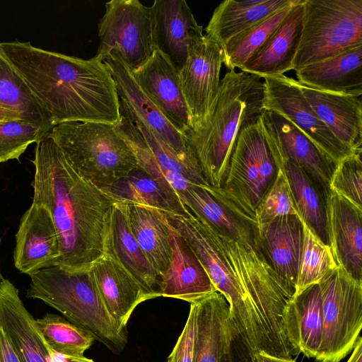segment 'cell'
Listing matches in <instances>:
<instances>
[{
    "label": "cell",
    "instance_id": "14",
    "mask_svg": "<svg viewBox=\"0 0 362 362\" xmlns=\"http://www.w3.org/2000/svg\"><path fill=\"white\" fill-rule=\"evenodd\" d=\"M103 62L113 77L119 98L132 107L151 132L182 160L201 168L185 135L179 132L145 95L119 57L112 52Z\"/></svg>",
    "mask_w": 362,
    "mask_h": 362
},
{
    "label": "cell",
    "instance_id": "41",
    "mask_svg": "<svg viewBox=\"0 0 362 362\" xmlns=\"http://www.w3.org/2000/svg\"><path fill=\"white\" fill-rule=\"evenodd\" d=\"M362 149L341 159L332 174L329 189L362 208Z\"/></svg>",
    "mask_w": 362,
    "mask_h": 362
},
{
    "label": "cell",
    "instance_id": "11",
    "mask_svg": "<svg viewBox=\"0 0 362 362\" xmlns=\"http://www.w3.org/2000/svg\"><path fill=\"white\" fill-rule=\"evenodd\" d=\"M259 121L278 168L284 160L294 163L326 196L336 165L286 117L272 110H264Z\"/></svg>",
    "mask_w": 362,
    "mask_h": 362
},
{
    "label": "cell",
    "instance_id": "9",
    "mask_svg": "<svg viewBox=\"0 0 362 362\" xmlns=\"http://www.w3.org/2000/svg\"><path fill=\"white\" fill-rule=\"evenodd\" d=\"M99 45L95 57L104 61L116 53L133 71L144 64L155 49L150 7L137 0H112L98 23Z\"/></svg>",
    "mask_w": 362,
    "mask_h": 362
},
{
    "label": "cell",
    "instance_id": "3",
    "mask_svg": "<svg viewBox=\"0 0 362 362\" xmlns=\"http://www.w3.org/2000/svg\"><path fill=\"white\" fill-rule=\"evenodd\" d=\"M26 296L38 299L90 334L115 354L127 343V329L111 317L88 270L71 271L59 266L30 275Z\"/></svg>",
    "mask_w": 362,
    "mask_h": 362
},
{
    "label": "cell",
    "instance_id": "48",
    "mask_svg": "<svg viewBox=\"0 0 362 362\" xmlns=\"http://www.w3.org/2000/svg\"><path fill=\"white\" fill-rule=\"evenodd\" d=\"M66 362H95L92 359L86 358L85 356L78 357V358H65Z\"/></svg>",
    "mask_w": 362,
    "mask_h": 362
},
{
    "label": "cell",
    "instance_id": "23",
    "mask_svg": "<svg viewBox=\"0 0 362 362\" xmlns=\"http://www.w3.org/2000/svg\"><path fill=\"white\" fill-rule=\"evenodd\" d=\"M110 253L153 296L159 297V274L141 250L130 228L126 202H116L111 209L104 243Z\"/></svg>",
    "mask_w": 362,
    "mask_h": 362
},
{
    "label": "cell",
    "instance_id": "21",
    "mask_svg": "<svg viewBox=\"0 0 362 362\" xmlns=\"http://www.w3.org/2000/svg\"><path fill=\"white\" fill-rule=\"evenodd\" d=\"M305 0H299L265 43L242 66L240 71L259 78L293 70L303 30Z\"/></svg>",
    "mask_w": 362,
    "mask_h": 362
},
{
    "label": "cell",
    "instance_id": "17",
    "mask_svg": "<svg viewBox=\"0 0 362 362\" xmlns=\"http://www.w3.org/2000/svg\"><path fill=\"white\" fill-rule=\"evenodd\" d=\"M59 255V240L49 211L33 202L22 216L16 235L15 267L30 276L56 266Z\"/></svg>",
    "mask_w": 362,
    "mask_h": 362
},
{
    "label": "cell",
    "instance_id": "20",
    "mask_svg": "<svg viewBox=\"0 0 362 362\" xmlns=\"http://www.w3.org/2000/svg\"><path fill=\"white\" fill-rule=\"evenodd\" d=\"M89 271L111 317L123 329L137 305L153 298L110 253L104 252Z\"/></svg>",
    "mask_w": 362,
    "mask_h": 362
},
{
    "label": "cell",
    "instance_id": "24",
    "mask_svg": "<svg viewBox=\"0 0 362 362\" xmlns=\"http://www.w3.org/2000/svg\"><path fill=\"white\" fill-rule=\"evenodd\" d=\"M298 85L314 112L332 134L351 151L361 150V96L320 90L298 82Z\"/></svg>",
    "mask_w": 362,
    "mask_h": 362
},
{
    "label": "cell",
    "instance_id": "29",
    "mask_svg": "<svg viewBox=\"0 0 362 362\" xmlns=\"http://www.w3.org/2000/svg\"><path fill=\"white\" fill-rule=\"evenodd\" d=\"M295 1L225 0L214 9L205 28V35L222 47L235 35Z\"/></svg>",
    "mask_w": 362,
    "mask_h": 362
},
{
    "label": "cell",
    "instance_id": "34",
    "mask_svg": "<svg viewBox=\"0 0 362 362\" xmlns=\"http://www.w3.org/2000/svg\"><path fill=\"white\" fill-rule=\"evenodd\" d=\"M35 322L52 354L65 358L83 356L95 339L87 331L59 315L47 313Z\"/></svg>",
    "mask_w": 362,
    "mask_h": 362
},
{
    "label": "cell",
    "instance_id": "27",
    "mask_svg": "<svg viewBox=\"0 0 362 362\" xmlns=\"http://www.w3.org/2000/svg\"><path fill=\"white\" fill-rule=\"evenodd\" d=\"M180 199L197 218L205 222L217 232L251 247L259 255L258 228L218 200L204 185H193L187 187Z\"/></svg>",
    "mask_w": 362,
    "mask_h": 362
},
{
    "label": "cell",
    "instance_id": "2",
    "mask_svg": "<svg viewBox=\"0 0 362 362\" xmlns=\"http://www.w3.org/2000/svg\"><path fill=\"white\" fill-rule=\"evenodd\" d=\"M264 82L256 75L229 70L221 80L210 115L199 129L185 134L207 184L223 185L231 153L245 126L263 112Z\"/></svg>",
    "mask_w": 362,
    "mask_h": 362
},
{
    "label": "cell",
    "instance_id": "35",
    "mask_svg": "<svg viewBox=\"0 0 362 362\" xmlns=\"http://www.w3.org/2000/svg\"><path fill=\"white\" fill-rule=\"evenodd\" d=\"M121 114V120L116 125L117 129L131 146L138 161L139 167L162 185L173 196L181 201L180 197L185 190L196 184L180 174L163 168L151 153L136 125L127 116L122 112Z\"/></svg>",
    "mask_w": 362,
    "mask_h": 362
},
{
    "label": "cell",
    "instance_id": "5",
    "mask_svg": "<svg viewBox=\"0 0 362 362\" xmlns=\"http://www.w3.org/2000/svg\"><path fill=\"white\" fill-rule=\"evenodd\" d=\"M163 213L188 243L217 291L226 298L230 317L240 333L254 350L264 349L267 344L264 329L211 228L192 213Z\"/></svg>",
    "mask_w": 362,
    "mask_h": 362
},
{
    "label": "cell",
    "instance_id": "47",
    "mask_svg": "<svg viewBox=\"0 0 362 362\" xmlns=\"http://www.w3.org/2000/svg\"><path fill=\"white\" fill-rule=\"evenodd\" d=\"M257 354L261 362H296L292 358L274 356L264 352H257Z\"/></svg>",
    "mask_w": 362,
    "mask_h": 362
},
{
    "label": "cell",
    "instance_id": "25",
    "mask_svg": "<svg viewBox=\"0 0 362 362\" xmlns=\"http://www.w3.org/2000/svg\"><path fill=\"white\" fill-rule=\"evenodd\" d=\"M322 305L318 284L295 294L283 315L284 334L297 354L318 355L322 336Z\"/></svg>",
    "mask_w": 362,
    "mask_h": 362
},
{
    "label": "cell",
    "instance_id": "4",
    "mask_svg": "<svg viewBox=\"0 0 362 362\" xmlns=\"http://www.w3.org/2000/svg\"><path fill=\"white\" fill-rule=\"evenodd\" d=\"M47 134L70 165L102 189L108 190L139 167L131 146L116 125L67 122L55 125Z\"/></svg>",
    "mask_w": 362,
    "mask_h": 362
},
{
    "label": "cell",
    "instance_id": "6",
    "mask_svg": "<svg viewBox=\"0 0 362 362\" xmlns=\"http://www.w3.org/2000/svg\"><path fill=\"white\" fill-rule=\"evenodd\" d=\"M278 169L258 118L240 130L222 187H204L258 228L255 211L274 181Z\"/></svg>",
    "mask_w": 362,
    "mask_h": 362
},
{
    "label": "cell",
    "instance_id": "37",
    "mask_svg": "<svg viewBox=\"0 0 362 362\" xmlns=\"http://www.w3.org/2000/svg\"><path fill=\"white\" fill-rule=\"evenodd\" d=\"M302 223L303 238L295 294L318 284L337 267L330 247L323 243L303 220Z\"/></svg>",
    "mask_w": 362,
    "mask_h": 362
},
{
    "label": "cell",
    "instance_id": "19",
    "mask_svg": "<svg viewBox=\"0 0 362 362\" xmlns=\"http://www.w3.org/2000/svg\"><path fill=\"white\" fill-rule=\"evenodd\" d=\"M167 223L171 258L168 267L160 276V296L192 303L217 291L188 243L168 220Z\"/></svg>",
    "mask_w": 362,
    "mask_h": 362
},
{
    "label": "cell",
    "instance_id": "43",
    "mask_svg": "<svg viewBox=\"0 0 362 362\" xmlns=\"http://www.w3.org/2000/svg\"><path fill=\"white\" fill-rule=\"evenodd\" d=\"M218 362H261L257 352L249 345L232 320L229 342Z\"/></svg>",
    "mask_w": 362,
    "mask_h": 362
},
{
    "label": "cell",
    "instance_id": "32",
    "mask_svg": "<svg viewBox=\"0 0 362 362\" xmlns=\"http://www.w3.org/2000/svg\"><path fill=\"white\" fill-rule=\"evenodd\" d=\"M118 200L153 207L164 213L188 216L191 212L178 199L140 167L108 189Z\"/></svg>",
    "mask_w": 362,
    "mask_h": 362
},
{
    "label": "cell",
    "instance_id": "44",
    "mask_svg": "<svg viewBox=\"0 0 362 362\" xmlns=\"http://www.w3.org/2000/svg\"><path fill=\"white\" fill-rule=\"evenodd\" d=\"M0 362H22L8 336L0 326Z\"/></svg>",
    "mask_w": 362,
    "mask_h": 362
},
{
    "label": "cell",
    "instance_id": "15",
    "mask_svg": "<svg viewBox=\"0 0 362 362\" xmlns=\"http://www.w3.org/2000/svg\"><path fill=\"white\" fill-rule=\"evenodd\" d=\"M131 72L141 90L179 132L185 135L191 130L179 72L165 54L155 48L148 60Z\"/></svg>",
    "mask_w": 362,
    "mask_h": 362
},
{
    "label": "cell",
    "instance_id": "12",
    "mask_svg": "<svg viewBox=\"0 0 362 362\" xmlns=\"http://www.w3.org/2000/svg\"><path fill=\"white\" fill-rule=\"evenodd\" d=\"M223 64L221 47L204 35L179 71L182 91L189 111L191 130L207 120L220 86Z\"/></svg>",
    "mask_w": 362,
    "mask_h": 362
},
{
    "label": "cell",
    "instance_id": "49",
    "mask_svg": "<svg viewBox=\"0 0 362 362\" xmlns=\"http://www.w3.org/2000/svg\"><path fill=\"white\" fill-rule=\"evenodd\" d=\"M0 243H1V238H0ZM1 278H2V276L0 274V280H1Z\"/></svg>",
    "mask_w": 362,
    "mask_h": 362
},
{
    "label": "cell",
    "instance_id": "10",
    "mask_svg": "<svg viewBox=\"0 0 362 362\" xmlns=\"http://www.w3.org/2000/svg\"><path fill=\"white\" fill-rule=\"evenodd\" d=\"M264 110L286 117L336 165L354 152L341 144L314 112L296 79L284 74L264 78Z\"/></svg>",
    "mask_w": 362,
    "mask_h": 362
},
{
    "label": "cell",
    "instance_id": "22",
    "mask_svg": "<svg viewBox=\"0 0 362 362\" xmlns=\"http://www.w3.org/2000/svg\"><path fill=\"white\" fill-rule=\"evenodd\" d=\"M35 319L25 307L18 289L8 279L0 280V326L22 362H54L35 325Z\"/></svg>",
    "mask_w": 362,
    "mask_h": 362
},
{
    "label": "cell",
    "instance_id": "40",
    "mask_svg": "<svg viewBox=\"0 0 362 362\" xmlns=\"http://www.w3.org/2000/svg\"><path fill=\"white\" fill-rule=\"evenodd\" d=\"M45 136L37 127L21 119L0 122V164L18 160L30 144Z\"/></svg>",
    "mask_w": 362,
    "mask_h": 362
},
{
    "label": "cell",
    "instance_id": "39",
    "mask_svg": "<svg viewBox=\"0 0 362 362\" xmlns=\"http://www.w3.org/2000/svg\"><path fill=\"white\" fill-rule=\"evenodd\" d=\"M288 215L299 216L285 171L279 168L274 181L258 203L255 216L259 226Z\"/></svg>",
    "mask_w": 362,
    "mask_h": 362
},
{
    "label": "cell",
    "instance_id": "8",
    "mask_svg": "<svg viewBox=\"0 0 362 362\" xmlns=\"http://www.w3.org/2000/svg\"><path fill=\"white\" fill-rule=\"evenodd\" d=\"M322 336L317 362H339L354 348L362 328V281L337 267L318 283Z\"/></svg>",
    "mask_w": 362,
    "mask_h": 362
},
{
    "label": "cell",
    "instance_id": "28",
    "mask_svg": "<svg viewBox=\"0 0 362 362\" xmlns=\"http://www.w3.org/2000/svg\"><path fill=\"white\" fill-rule=\"evenodd\" d=\"M197 330L193 362H218L229 342V304L218 291L196 301Z\"/></svg>",
    "mask_w": 362,
    "mask_h": 362
},
{
    "label": "cell",
    "instance_id": "45",
    "mask_svg": "<svg viewBox=\"0 0 362 362\" xmlns=\"http://www.w3.org/2000/svg\"><path fill=\"white\" fill-rule=\"evenodd\" d=\"M347 362H362V338L358 337L352 354Z\"/></svg>",
    "mask_w": 362,
    "mask_h": 362
},
{
    "label": "cell",
    "instance_id": "33",
    "mask_svg": "<svg viewBox=\"0 0 362 362\" xmlns=\"http://www.w3.org/2000/svg\"><path fill=\"white\" fill-rule=\"evenodd\" d=\"M281 168L286 175L300 218L323 243L328 245L324 192L294 163L284 160Z\"/></svg>",
    "mask_w": 362,
    "mask_h": 362
},
{
    "label": "cell",
    "instance_id": "26",
    "mask_svg": "<svg viewBox=\"0 0 362 362\" xmlns=\"http://www.w3.org/2000/svg\"><path fill=\"white\" fill-rule=\"evenodd\" d=\"M299 83L326 92L361 96L362 45L296 71Z\"/></svg>",
    "mask_w": 362,
    "mask_h": 362
},
{
    "label": "cell",
    "instance_id": "42",
    "mask_svg": "<svg viewBox=\"0 0 362 362\" xmlns=\"http://www.w3.org/2000/svg\"><path fill=\"white\" fill-rule=\"evenodd\" d=\"M197 304L190 303L185 327L168 358V362H193L197 330Z\"/></svg>",
    "mask_w": 362,
    "mask_h": 362
},
{
    "label": "cell",
    "instance_id": "13",
    "mask_svg": "<svg viewBox=\"0 0 362 362\" xmlns=\"http://www.w3.org/2000/svg\"><path fill=\"white\" fill-rule=\"evenodd\" d=\"M154 47L179 71L204 35L185 1L156 0L150 6Z\"/></svg>",
    "mask_w": 362,
    "mask_h": 362
},
{
    "label": "cell",
    "instance_id": "18",
    "mask_svg": "<svg viewBox=\"0 0 362 362\" xmlns=\"http://www.w3.org/2000/svg\"><path fill=\"white\" fill-rule=\"evenodd\" d=\"M303 238V223L298 215L280 216L258 226L259 255L294 294Z\"/></svg>",
    "mask_w": 362,
    "mask_h": 362
},
{
    "label": "cell",
    "instance_id": "1",
    "mask_svg": "<svg viewBox=\"0 0 362 362\" xmlns=\"http://www.w3.org/2000/svg\"><path fill=\"white\" fill-rule=\"evenodd\" d=\"M31 162L33 202L49 211L59 240L57 265L88 270L104 253L110 214L119 200L80 175L48 134L36 143Z\"/></svg>",
    "mask_w": 362,
    "mask_h": 362
},
{
    "label": "cell",
    "instance_id": "7",
    "mask_svg": "<svg viewBox=\"0 0 362 362\" xmlns=\"http://www.w3.org/2000/svg\"><path fill=\"white\" fill-rule=\"evenodd\" d=\"M362 45V0H305L296 71Z\"/></svg>",
    "mask_w": 362,
    "mask_h": 362
},
{
    "label": "cell",
    "instance_id": "31",
    "mask_svg": "<svg viewBox=\"0 0 362 362\" xmlns=\"http://www.w3.org/2000/svg\"><path fill=\"white\" fill-rule=\"evenodd\" d=\"M0 105L16 112L23 119L47 135L54 127L48 112L0 51Z\"/></svg>",
    "mask_w": 362,
    "mask_h": 362
},
{
    "label": "cell",
    "instance_id": "36",
    "mask_svg": "<svg viewBox=\"0 0 362 362\" xmlns=\"http://www.w3.org/2000/svg\"><path fill=\"white\" fill-rule=\"evenodd\" d=\"M299 0L276 11L228 40L221 48L228 70L242 66L268 40Z\"/></svg>",
    "mask_w": 362,
    "mask_h": 362
},
{
    "label": "cell",
    "instance_id": "38",
    "mask_svg": "<svg viewBox=\"0 0 362 362\" xmlns=\"http://www.w3.org/2000/svg\"><path fill=\"white\" fill-rule=\"evenodd\" d=\"M119 101L121 112L127 116L136 125L151 153L163 168L185 176L194 184L209 185L199 168L192 166L182 160L157 135L151 132L132 107L124 100L120 99Z\"/></svg>",
    "mask_w": 362,
    "mask_h": 362
},
{
    "label": "cell",
    "instance_id": "16",
    "mask_svg": "<svg viewBox=\"0 0 362 362\" xmlns=\"http://www.w3.org/2000/svg\"><path fill=\"white\" fill-rule=\"evenodd\" d=\"M325 206L328 245L336 264L362 281V208L332 189Z\"/></svg>",
    "mask_w": 362,
    "mask_h": 362
},
{
    "label": "cell",
    "instance_id": "46",
    "mask_svg": "<svg viewBox=\"0 0 362 362\" xmlns=\"http://www.w3.org/2000/svg\"><path fill=\"white\" fill-rule=\"evenodd\" d=\"M21 116L16 112L0 105V122L20 119Z\"/></svg>",
    "mask_w": 362,
    "mask_h": 362
},
{
    "label": "cell",
    "instance_id": "30",
    "mask_svg": "<svg viewBox=\"0 0 362 362\" xmlns=\"http://www.w3.org/2000/svg\"><path fill=\"white\" fill-rule=\"evenodd\" d=\"M126 207L132 232L160 277L171 258L167 219L162 211L153 207L129 202H126Z\"/></svg>",
    "mask_w": 362,
    "mask_h": 362
}]
</instances>
